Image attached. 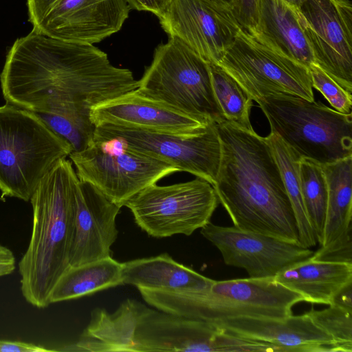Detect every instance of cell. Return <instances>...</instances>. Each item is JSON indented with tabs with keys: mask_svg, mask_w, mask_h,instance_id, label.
Listing matches in <instances>:
<instances>
[{
	"mask_svg": "<svg viewBox=\"0 0 352 352\" xmlns=\"http://www.w3.org/2000/svg\"><path fill=\"white\" fill-rule=\"evenodd\" d=\"M56 350L22 341L0 340V352H49Z\"/></svg>",
	"mask_w": 352,
	"mask_h": 352,
	"instance_id": "obj_33",
	"label": "cell"
},
{
	"mask_svg": "<svg viewBox=\"0 0 352 352\" xmlns=\"http://www.w3.org/2000/svg\"><path fill=\"white\" fill-rule=\"evenodd\" d=\"M116 139L138 153L165 162L178 171L191 173L213 185L221 157L216 124L210 122L197 133H176L147 131L110 124L96 126L94 140Z\"/></svg>",
	"mask_w": 352,
	"mask_h": 352,
	"instance_id": "obj_11",
	"label": "cell"
},
{
	"mask_svg": "<svg viewBox=\"0 0 352 352\" xmlns=\"http://www.w3.org/2000/svg\"><path fill=\"white\" fill-rule=\"evenodd\" d=\"M208 2L218 5L222 7L228 8L231 9L234 12V0H204Z\"/></svg>",
	"mask_w": 352,
	"mask_h": 352,
	"instance_id": "obj_36",
	"label": "cell"
},
{
	"mask_svg": "<svg viewBox=\"0 0 352 352\" xmlns=\"http://www.w3.org/2000/svg\"><path fill=\"white\" fill-rule=\"evenodd\" d=\"M234 12L240 26L250 33L256 22L258 0H234Z\"/></svg>",
	"mask_w": 352,
	"mask_h": 352,
	"instance_id": "obj_31",
	"label": "cell"
},
{
	"mask_svg": "<svg viewBox=\"0 0 352 352\" xmlns=\"http://www.w3.org/2000/svg\"><path fill=\"white\" fill-rule=\"evenodd\" d=\"M121 278L123 284L138 289L165 291L199 290L214 281L175 261L166 253L122 263Z\"/></svg>",
	"mask_w": 352,
	"mask_h": 352,
	"instance_id": "obj_23",
	"label": "cell"
},
{
	"mask_svg": "<svg viewBox=\"0 0 352 352\" xmlns=\"http://www.w3.org/2000/svg\"><path fill=\"white\" fill-rule=\"evenodd\" d=\"M213 186L197 177L168 186L151 184L124 204L139 228L155 238L191 235L205 226L218 206Z\"/></svg>",
	"mask_w": 352,
	"mask_h": 352,
	"instance_id": "obj_8",
	"label": "cell"
},
{
	"mask_svg": "<svg viewBox=\"0 0 352 352\" xmlns=\"http://www.w3.org/2000/svg\"><path fill=\"white\" fill-rule=\"evenodd\" d=\"M72 152L37 113L8 103L0 106L2 198L30 201L43 177Z\"/></svg>",
	"mask_w": 352,
	"mask_h": 352,
	"instance_id": "obj_5",
	"label": "cell"
},
{
	"mask_svg": "<svg viewBox=\"0 0 352 352\" xmlns=\"http://www.w3.org/2000/svg\"><path fill=\"white\" fill-rule=\"evenodd\" d=\"M308 68L312 87L318 90L335 110L342 113H351V93L344 89L316 64H312Z\"/></svg>",
	"mask_w": 352,
	"mask_h": 352,
	"instance_id": "obj_30",
	"label": "cell"
},
{
	"mask_svg": "<svg viewBox=\"0 0 352 352\" xmlns=\"http://www.w3.org/2000/svg\"><path fill=\"white\" fill-rule=\"evenodd\" d=\"M300 179L303 201L318 242L322 241L328 190L322 166L311 160H300Z\"/></svg>",
	"mask_w": 352,
	"mask_h": 352,
	"instance_id": "obj_27",
	"label": "cell"
},
{
	"mask_svg": "<svg viewBox=\"0 0 352 352\" xmlns=\"http://www.w3.org/2000/svg\"><path fill=\"white\" fill-rule=\"evenodd\" d=\"M211 324L229 333L272 344L280 352H341L307 312L285 319L240 316Z\"/></svg>",
	"mask_w": 352,
	"mask_h": 352,
	"instance_id": "obj_19",
	"label": "cell"
},
{
	"mask_svg": "<svg viewBox=\"0 0 352 352\" xmlns=\"http://www.w3.org/2000/svg\"><path fill=\"white\" fill-rule=\"evenodd\" d=\"M159 20L208 63H219L241 28L233 10L204 0H171Z\"/></svg>",
	"mask_w": 352,
	"mask_h": 352,
	"instance_id": "obj_15",
	"label": "cell"
},
{
	"mask_svg": "<svg viewBox=\"0 0 352 352\" xmlns=\"http://www.w3.org/2000/svg\"><path fill=\"white\" fill-rule=\"evenodd\" d=\"M138 290L157 310L208 323L240 316L285 319L292 315L294 305L304 301L274 278L214 280L199 290Z\"/></svg>",
	"mask_w": 352,
	"mask_h": 352,
	"instance_id": "obj_4",
	"label": "cell"
},
{
	"mask_svg": "<svg viewBox=\"0 0 352 352\" xmlns=\"http://www.w3.org/2000/svg\"><path fill=\"white\" fill-rule=\"evenodd\" d=\"M125 1L131 9L149 12L159 18L164 14L171 0H125Z\"/></svg>",
	"mask_w": 352,
	"mask_h": 352,
	"instance_id": "obj_32",
	"label": "cell"
},
{
	"mask_svg": "<svg viewBox=\"0 0 352 352\" xmlns=\"http://www.w3.org/2000/svg\"><path fill=\"white\" fill-rule=\"evenodd\" d=\"M90 109L85 106L70 105L52 113L37 114L69 144L72 152H78L94 142L96 126L91 120Z\"/></svg>",
	"mask_w": 352,
	"mask_h": 352,
	"instance_id": "obj_26",
	"label": "cell"
},
{
	"mask_svg": "<svg viewBox=\"0 0 352 352\" xmlns=\"http://www.w3.org/2000/svg\"><path fill=\"white\" fill-rule=\"evenodd\" d=\"M352 284L340 291L333 298L331 305H335L352 311L351 293Z\"/></svg>",
	"mask_w": 352,
	"mask_h": 352,
	"instance_id": "obj_35",
	"label": "cell"
},
{
	"mask_svg": "<svg viewBox=\"0 0 352 352\" xmlns=\"http://www.w3.org/2000/svg\"><path fill=\"white\" fill-rule=\"evenodd\" d=\"M142 95L178 111L217 123L225 120L208 62L176 37L158 45L138 80Z\"/></svg>",
	"mask_w": 352,
	"mask_h": 352,
	"instance_id": "obj_7",
	"label": "cell"
},
{
	"mask_svg": "<svg viewBox=\"0 0 352 352\" xmlns=\"http://www.w3.org/2000/svg\"><path fill=\"white\" fill-rule=\"evenodd\" d=\"M121 268L122 263L111 256L78 266H69L52 291L50 304L123 285Z\"/></svg>",
	"mask_w": 352,
	"mask_h": 352,
	"instance_id": "obj_24",
	"label": "cell"
},
{
	"mask_svg": "<svg viewBox=\"0 0 352 352\" xmlns=\"http://www.w3.org/2000/svg\"><path fill=\"white\" fill-rule=\"evenodd\" d=\"M217 65L256 102L281 94L314 101L309 68L263 45L242 28Z\"/></svg>",
	"mask_w": 352,
	"mask_h": 352,
	"instance_id": "obj_10",
	"label": "cell"
},
{
	"mask_svg": "<svg viewBox=\"0 0 352 352\" xmlns=\"http://www.w3.org/2000/svg\"><path fill=\"white\" fill-rule=\"evenodd\" d=\"M265 138L278 164L292 206L298 228L299 245L305 248L314 247L318 240L306 212L301 190L299 168L301 157L277 134L271 131Z\"/></svg>",
	"mask_w": 352,
	"mask_h": 352,
	"instance_id": "obj_25",
	"label": "cell"
},
{
	"mask_svg": "<svg viewBox=\"0 0 352 352\" xmlns=\"http://www.w3.org/2000/svg\"><path fill=\"white\" fill-rule=\"evenodd\" d=\"M283 1L298 10L300 6L302 4V3L305 0H283Z\"/></svg>",
	"mask_w": 352,
	"mask_h": 352,
	"instance_id": "obj_37",
	"label": "cell"
},
{
	"mask_svg": "<svg viewBox=\"0 0 352 352\" xmlns=\"http://www.w3.org/2000/svg\"><path fill=\"white\" fill-rule=\"evenodd\" d=\"M215 124L221 157L212 186L234 226L299 245L292 206L266 138L226 119Z\"/></svg>",
	"mask_w": 352,
	"mask_h": 352,
	"instance_id": "obj_2",
	"label": "cell"
},
{
	"mask_svg": "<svg viewBox=\"0 0 352 352\" xmlns=\"http://www.w3.org/2000/svg\"><path fill=\"white\" fill-rule=\"evenodd\" d=\"M271 131L304 159L322 166L352 155V115L289 94L256 101Z\"/></svg>",
	"mask_w": 352,
	"mask_h": 352,
	"instance_id": "obj_6",
	"label": "cell"
},
{
	"mask_svg": "<svg viewBox=\"0 0 352 352\" xmlns=\"http://www.w3.org/2000/svg\"><path fill=\"white\" fill-rule=\"evenodd\" d=\"M78 182L72 162L63 158L43 177L30 200L32 232L18 269L22 295L37 308L50 305L52 291L69 266Z\"/></svg>",
	"mask_w": 352,
	"mask_h": 352,
	"instance_id": "obj_3",
	"label": "cell"
},
{
	"mask_svg": "<svg viewBox=\"0 0 352 352\" xmlns=\"http://www.w3.org/2000/svg\"><path fill=\"white\" fill-rule=\"evenodd\" d=\"M273 278L301 294L304 301L330 305L340 291L352 284V263L309 258L283 269Z\"/></svg>",
	"mask_w": 352,
	"mask_h": 352,
	"instance_id": "obj_22",
	"label": "cell"
},
{
	"mask_svg": "<svg viewBox=\"0 0 352 352\" xmlns=\"http://www.w3.org/2000/svg\"><path fill=\"white\" fill-rule=\"evenodd\" d=\"M78 179L91 184L122 208L144 188L178 170L113 139L95 141L69 155Z\"/></svg>",
	"mask_w": 352,
	"mask_h": 352,
	"instance_id": "obj_9",
	"label": "cell"
},
{
	"mask_svg": "<svg viewBox=\"0 0 352 352\" xmlns=\"http://www.w3.org/2000/svg\"><path fill=\"white\" fill-rule=\"evenodd\" d=\"M121 208L88 182L79 180L69 266H78L110 256L118 230L116 219Z\"/></svg>",
	"mask_w": 352,
	"mask_h": 352,
	"instance_id": "obj_17",
	"label": "cell"
},
{
	"mask_svg": "<svg viewBox=\"0 0 352 352\" xmlns=\"http://www.w3.org/2000/svg\"><path fill=\"white\" fill-rule=\"evenodd\" d=\"M27 6L32 30L88 44L118 32L131 10L125 0H27Z\"/></svg>",
	"mask_w": 352,
	"mask_h": 352,
	"instance_id": "obj_13",
	"label": "cell"
},
{
	"mask_svg": "<svg viewBox=\"0 0 352 352\" xmlns=\"http://www.w3.org/2000/svg\"><path fill=\"white\" fill-rule=\"evenodd\" d=\"M298 12L314 64L351 93V3L349 0H305Z\"/></svg>",
	"mask_w": 352,
	"mask_h": 352,
	"instance_id": "obj_14",
	"label": "cell"
},
{
	"mask_svg": "<svg viewBox=\"0 0 352 352\" xmlns=\"http://www.w3.org/2000/svg\"><path fill=\"white\" fill-rule=\"evenodd\" d=\"M314 322L329 334L341 352H352V311L331 305L307 312Z\"/></svg>",
	"mask_w": 352,
	"mask_h": 352,
	"instance_id": "obj_29",
	"label": "cell"
},
{
	"mask_svg": "<svg viewBox=\"0 0 352 352\" xmlns=\"http://www.w3.org/2000/svg\"><path fill=\"white\" fill-rule=\"evenodd\" d=\"M90 118L96 126L110 124L184 134L202 131L212 122L178 111L136 89L94 105Z\"/></svg>",
	"mask_w": 352,
	"mask_h": 352,
	"instance_id": "obj_18",
	"label": "cell"
},
{
	"mask_svg": "<svg viewBox=\"0 0 352 352\" xmlns=\"http://www.w3.org/2000/svg\"><path fill=\"white\" fill-rule=\"evenodd\" d=\"M327 207L320 248L316 261L352 263V155L322 166Z\"/></svg>",
	"mask_w": 352,
	"mask_h": 352,
	"instance_id": "obj_20",
	"label": "cell"
},
{
	"mask_svg": "<svg viewBox=\"0 0 352 352\" xmlns=\"http://www.w3.org/2000/svg\"><path fill=\"white\" fill-rule=\"evenodd\" d=\"M253 345L211 323L157 311L135 300L130 351L248 352Z\"/></svg>",
	"mask_w": 352,
	"mask_h": 352,
	"instance_id": "obj_12",
	"label": "cell"
},
{
	"mask_svg": "<svg viewBox=\"0 0 352 352\" xmlns=\"http://www.w3.org/2000/svg\"><path fill=\"white\" fill-rule=\"evenodd\" d=\"M16 267V259L12 251L0 244V277L12 274Z\"/></svg>",
	"mask_w": 352,
	"mask_h": 352,
	"instance_id": "obj_34",
	"label": "cell"
},
{
	"mask_svg": "<svg viewBox=\"0 0 352 352\" xmlns=\"http://www.w3.org/2000/svg\"><path fill=\"white\" fill-rule=\"evenodd\" d=\"M0 81L6 103L36 113L70 105L91 108L138 85L129 69L113 66L93 44L66 42L34 30L10 47Z\"/></svg>",
	"mask_w": 352,
	"mask_h": 352,
	"instance_id": "obj_1",
	"label": "cell"
},
{
	"mask_svg": "<svg viewBox=\"0 0 352 352\" xmlns=\"http://www.w3.org/2000/svg\"><path fill=\"white\" fill-rule=\"evenodd\" d=\"M209 65L214 94L225 119L241 127L252 129L250 115L253 100L219 65Z\"/></svg>",
	"mask_w": 352,
	"mask_h": 352,
	"instance_id": "obj_28",
	"label": "cell"
},
{
	"mask_svg": "<svg viewBox=\"0 0 352 352\" xmlns=\"http://www.w3.org/2000/svg\"><path fill=\"white\" fill-rule=\"evenodd\" d=\"M248 34L307 67L314 64L299 13L283 0H258L256 25Z\"/></svg>",
	"mask_w": 352,
	"mask_h": 352,
	"instance_id": "obj_21",
	"label": "cell"
},
{
	"mask_svg": "<svg viewBox=\"0 0 352 352\" xmlns=\"http://www.w3.org/2000/svg\"><path fill=\"white\" fill-rule=\"evenodd\" d=\"M201 234L219 250L226 265L242 268L253 278H273L314 253L298 244L210 221L201 228Z\"/></svg>",
	"mask_w": 352,
	"mask_h": 352,
	"instance_id": "obj_16",
	"label": "cell"
}]
</instances>
